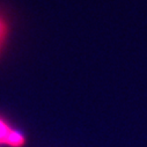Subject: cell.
Returning a JSON list of instances; mask_svg holds the SVG:
<instances>
[{
    "label": "cell",
    "mask_w": 147,
    "mask_h": 147,
    "mask_svg": "<svg viewBox=\"0 0 147 147\" xmlns=\"http://www.w3.org/2000/svg\"><path fill=\"white\" fill-rule=\"evenodd\" d=\"M26 134L0 114V147H26Z\"/></svg>",
    "instance_id": "obj_1"
},
{
    "label": "cell",
    "mask_w": 147,
    "mask_h": 147,
    "mask_svg": "<svg viewBox=\"0 0 147 147\" xmlns=\"http://www.w3.org/2000/svg\"><path fill=\"white\" fill-rule=\"evenodd\" d=\"M11 34V22L5 12L0 11V57H1Z\"/></svg>",
    "instance_id": "obj_2"
}]
</instances>
